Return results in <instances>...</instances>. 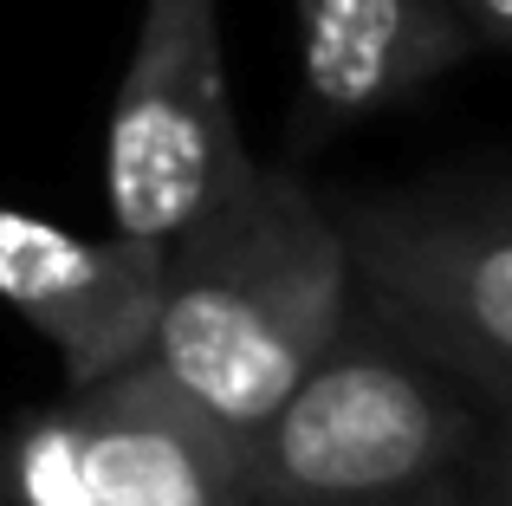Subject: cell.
I'll use <instances>...</instances> for the list:
<instances>
[{"label":"cell","instance_id":"obj_1","mask_svg":"<svg viewBox=\"0 0 512 506\" xmlns=\"http://www.w3.org/2000/svg\"><path fill=\"white\" fill-rule=\"evenodd\" d=\"M344 325V247L292 169L221 189L163 241L150 364L227 442H247Z\"/></svg>","mask_w":512,"mask_h":506},{"label":"cell","instance_id":"obj_2","mask_svg":"<svg viewBox=\"0 0 512 506\" xmlns=\"http://www.w3.org/2000/svg\"><path fill=\"white\" fill-rule=\"evenodd\" d=\"M487 435H500V409L344 312L325 357L240 442V500L370 506L461 468Z\"/></svg>","mask_w":512,"mask_h":506},{"label":"cell","instance_id":"obj_3","mask_svg":"<svg viewBox=\"0 0 512 506\" xmlns=\"http://www.w3.org/2000/svg\"><path fill=\"white\" fill-rule=\"evenodd\" d=\"M344 247V312L461 377L487 409L512 396V208L506 189L325 195Z\"/></svg>","mask_w":512,"mask_h":506},{"label":"cell","instance_id":"obj_4","mask_svg":"<svg viewBox=\"0 0 512 506\" xmlns=\"http://www.w3.org/2000/svg\"><path fill=\"white\" fill-rule=\"evenodd\" d=\"M247 143L227 98L221 7L214 0H143L130 65L111 98L104 202L111 234L163 260L188 215L247 176Z\"/></svg>","mask_w":512,"mask_h":506},{"label":"cell","instance_id":"obj_5","mask_svg":"<svg viewBox=\"0 0 512 506\" xmlns=\"http://www.w3.org/2000/svg\"><path fill=\"white\" fill-rule=\"evenodd\" d=\"M0 506H247L240 448L150 357L0 429Z\"/></svg>","mask_w":512,"mask_h":506},{"label":"cell","instance_id":"obj_6","mask_svg":"<svg viewBox=\"0 0 512 506\" xmlns=\"http://www.w3.org/2000/svg\"><path fill=\"white\" fill-rule=\"evenodd\" d=\"M156 266V253L117 234L91 241L26 208H0V299L59 351L65 390H85L150 351Z\"/></svg>","mask_w":512,"mask_h":506},{"label":"cell","instance_id":"obj_7","mask_svg":"<svg viewBox=\"0 0 512 506\" xmlns=\"http://www.w3.org/2000/svg\"><path fill=\"white\" fill-rule=\"evenodd\" d=\"M292 20H299V104L286 124L292 156L422 98L435 78L474 59V39L441 0H292Z\"/></svg>","mask_w":512,"mask_h":506},{"label":"cell","instance_id":"obj_8","mask_svg":"<svg viewBox=\"0 0 512 506\" xmlns=\"http://www.w3.org/2000/svg\"><path fill=\"white\" fill-rule=\"evenodd\" d=\"M474 39V52H506L512 46V0H441Z\"/></svg>","mask_w":512,"mask_h":506},{"label":"cell","instance_id":"obj_9","mask_svg":"<svg viewBox=\"0 0 512 506\" xmlns=\"http://www.w3.org/2000/svg\"><path fill=\"white\" fill-rule=\"evenodd\" d=\"M370 506H474L467 487H454V468L435 474V481H415V487H396V494L370 500Z\"/></svg>","mask_w":512,"mask_h":506}]
</instances>
